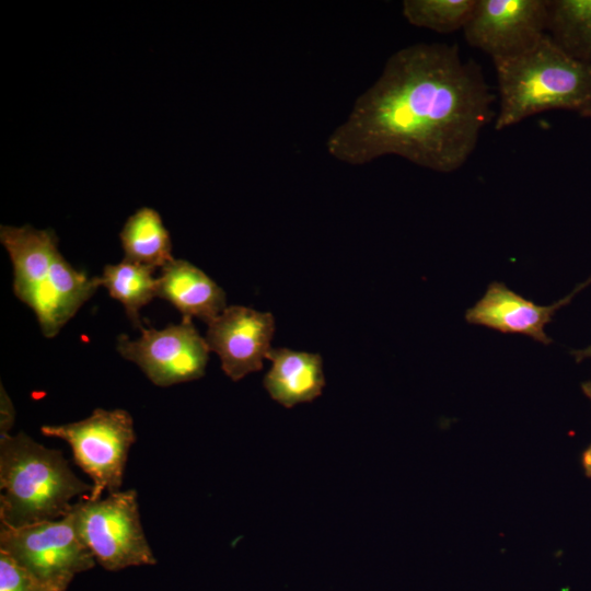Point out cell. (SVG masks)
Returning <instances> with one entry per match:
<instances>
[{"instance_id":"cell-10","label":"cell","mask_w":591,"mask_h":591,"mask_svg":"<svg viewBox=\"0 0 591 591\" xmlns=\"http://www.w3.org/2000/svg\"><path fill=\"white\" fill-rule=\"evenodd\" d=\"M274 333L271 313L232 305L208 324L206 341L210 351L219 356L223 372L239 381L262 370Z\"/></svg>"},{"instance_id":"cell-1","label":"cell","mask_w":591,"mask_h":591,"mask_svg":"<svg viewBox=\"0 0 591 591\" xmlns=\"http://www.w3.org/2000/svg\"><path fill=\"white\" fill-rule=\"evenodd\" d=\"M482 67L457 45L417 43L396 50L326 140L338 161L363 165L397 155L434 172L462 167L495 119Z\"/></svg>"},{"instance_id":"cell-23","label":"cell","mask_w":591,"mask_h":591,"mask_svg":"<svg viewBox=\"0 0 591 591\" xmlns=\"http://www.w3.org/2000/svg\"><path fill=\"white\" fill-rule=\"evenodd\" d=\"M581 390L583 394L591 401V382L590 381L583 382L581 384Z\"/></svg>"},{"instance_id":"cell-4","label":"cell","mask_w":591,"mask_h":591,"mask_svg":"<svg viewBox=\"0 0 591 591\" xmlns=\"http://www.w3.org/2000/svg\"><path fill=\"white\" fill-rule=\"evenodd\" d=\"M62 452L36 442L25 432L0 434V521L23 528L60 519L72 499L90 494Z\"/></svg>"},{"instance_id":"cell-22","label":"cell","mask_w":591,"mask_h":591,"mask_svg":"<svg viewBox=\"0 0 591 591\" xmlns=\"http://www.w3.org/2000/svg\"><path fill=\"white\" fill-rule=\"evenodd\" d=\"M570 354L575 357L577 362H580L583 359L591 358V346L584 349L571 350Z\"/></svg>"},{"instance_id":"cell-2","label":"cell","mask_w":591,"mask_h":591,"mask_svg":"<svg viewBox=\"0 0 591 591\" xmlns=\"http://www.w3.org/2000/svg\"><path fill=\"white\" fill-rule=\"evenodd\" d=\"M499 109L496 130L553 109L591 116V65L560 48L548 34L529 50L494 59Z\"/></svg>"},{"instance_id":"cell-12","label":"cell","mask_w":591,"mask_h":591,"mask_svg":"<svg viewBox=\"0 0 591 591\" xmlns=\"http://www.w3.org/2000/svg\"><path fill=\"white\" fill-rule=\"evenodd\" d=\"M161 269L157 297L173 304L183 320L198 317L209 324L227 308L224 291L189 262L174 258Z\"/></svg>"},{"instance_id":"cell-15","label":"cell","mask_w":591,"mask_h":591,"mask_svg":"<svg viewBox=\"0 0 591 591\" xmlns=\"http://www.w3.org/2000/svg\"><path fill=\"white\" fill-rule=\"evenodd\" d=\"M547 32L567 54L591 65V0H547Z\"/></svg>"},{"instance_id":"cell-9","label":"cell","mask_w":591,"mask_h":591,"mask_svg":"<svg viewBox=\"0 0 591 591\" xmlns=\"http://www.w3.org/2000/svg\"><path fill=\"white\" fill-rule=\"evenodd\" d=\"M463 33L493 60L520 55L547 34V0H476Z\"/></svg>"},{"instance_id":"cell-21","label":"cell","mask_w":591,"mask_h":591,"mask_svg":"<svg viewBox=\"0 0 591 591\" xmlns=\"http://www.w3.org/2000/svg\"><path fill=\"white\" fill-rule=\"evenodd\" d=\"M69 584L59 582H47L36 591H67Z\"/></svg>"},{"instance_id":"cell-8","label":"cell","mask_w":591,"mask_h":591,"mask_svg":"<svg viewBox=\"0 0 591 591\" xmlns=\"http://www.w3.org/2000/svg\"><path fill=\"white\" fill-rule=\"evenodd\" d=\"M140 331L141 336L136 340L120 336L117 350L135 362L153 384L170 386L205 374L210 349L192 321L183 320L163 329Z\"/></svg>"},{"instance_id":"cell-19","label":"cell","mask_w":591,"mask_h":591,"mask_svg":"<svg viewBox=\"0 0 591 591\" xmlns=\"http://www.w3.org/2000/svg\"><path fill=\"white\" fill-rule=\"evenodd\" d=\"M14 424V407L7 394L5 390L1 385V398H0V434L10 433V429Z\"/></svg>"},{"instance_id":"cell-13","label":"cell","mask_w":591,"mask_h":591,"mask_svg":"<svg viewBox=\"0 0 591 591\" xmlns=\"http://www.w3.org/2000/svg\"><path fill=\"white\" fill-rule=\"evenodd\" d=\"M267 359L273 366L264 378V386L277 403L290 408L322 394L325 378L320 355L271 348Z\"/></svg>"},{"instance_id":"cell-18","label":"cell","mask_w":591,"mask_h":591,"mask_svg":"<svg viewBox=\"0 0 591 591\" xmlns=\"http://www.w3.org/2000/svg\"><path fill=\"white\" fill-rule=\"evenodd\" d=\"M45 583L14 557L0 551V591H36Z\"/></svg>"},{"instance_id":"cell-3","label":"cell","mask_w":591,"mask_h":591,"mask_svg":"<svg viewBox=\"0 0 591 591\" xmlns=\"http://www.w3.org/2000/svg\"><path fill=\"white\" fill-rule=\"evenodd\" d=\"M0 241L13 266L14 294L35 313L43 334L53 338L101 286L62 256L50 229L1 225Z\"/></svg>"},{"instance_id":"cell-6","label":"cell","mask_w":591,"mask_h":591,"mask_svg":"<svg viewBox=\"0 0 591 591\" xmlns=\"http://www.w3.org/2000/svg\"><path fill=\"white\" fill-rule=\"evenodd\" d=\"M40 432L66 441L76 464L92 480L91 500L120 490L128 453L136 441L131 415L120 408H96L79 421L45 425Z\"/></svg>"},{"instance_id":"cell-11","label":"cell","mask_w":591,"mask_h":591,"mask_svg":"<svg viewBox=\"0 0 591 591\" xmlns=\"http://www.w3.org/2000/svg\"><path fill=\"white\" fill-rule=\"evenodd\" d=\"M591 282L578 285L567 297L551 304L537 305L509 289L505 283L491 282L480 300L465 313V320L506 334H522L549 345L552 339L544 328L554 314L569 304L572 298Z\"/></svg>"},{"instance_id":"cell-24","label":"cell","mask_w":591,"mask_h":591,"mask_svg":"<svg viewBox=\"0 0 591 591\" xmlns=\"http://www.w3.org/2000/svg\"><path fill=\"white\" fill-rule=\"evenodd\" d=\"M590 119H591V116H590Z\"/></svg>"},{"instance_id":"cell-5","label":"cell","mask_w":591,"mask_h":591,"mask_svg":"<svg viewBox=\"0 0 591 591\" xmlns=\"http://www.w3.org/2000/svg\"><path fill=\"white\" fill-rule=\"evenodd\" d=\"M71 513L81 541L105 570L157 563L141 524L136 490H118L96 500L85 497L73 505Z\"/></svg>"},{"instance_id":"cell-7","label":"cell","mask_w":591,"mask_h":591,"mask_svg":"<svg viewBox=\"0 0 591 591\" xmlns=\"http://www.w3.org/2000/svg\"><path fill=\"white\" fill-rule=\"evenodd\" d=\"M0 551L44 582L70 584L76 575L92 569L96 563L81 541L71 512L23 528L0 524Z\"/></svg>"},{"instance_id":"cell-14","label":"cell","mask_w":591,"mask_h":591,"mask_svg":"<svg viewBox=\"0 0 591 591\" xmlns=\"http://www.w3.org/2000/svg\"><path fill=\"white\" fill-rule=\"evenodd\" d=\"M119 239L125 259L149 267H164L174 259L170 233L159 212L142 207L125 222Z\"/></svg>"},{"instance_id":"cell-20","label":"cell","mask_w":591,"mask_h":591,"mask_svg":"<svg viewBox=\"0 0 591 591\" xmlns=\"http://www.w3.org/2000/svg\"><path fill=\"white\" fill-rule=\"evenodd\" d=\"M581 465L586 476L591 478V443L581 454Z\"/></svg>"},{"instance_id":"cell-16","label":"cell","mask_w":591,"mask_h":591,"mask_svg":"<svg viewBox=\"0 0 591 591\" xmlns=\"http://www.w3.org/2000/svg\"><path fill=\"white\" fill-rule=\"evenodd\" d=\"M155 268L125 259L116 265H106L100 283L109 296L118 300L134 326L142 329L139 312L157 297L158 278Z\"/></svg>"},{"instance_id":"cell-17","label":"cell","mask_w":591,"mask_h":591,"mask_svg":"<svg viewBox=\"0 0 591 591\" xmlns=\"http://www.w3.org/2000/svg\"><path fill=\"white\" fill-rule=\"evenodd\" d=\"M476 0H405L402 13L406 21L433 32L449 34L465 26Z\"/></svg>"}]
</instances>
